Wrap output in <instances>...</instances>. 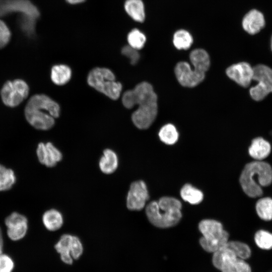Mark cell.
Returning a JSON list of instances; mask_svg holds the SVG:
<instances>
[{
    "label": "cell",
    "mask_w": 272,
    "mask_h": 272,
    "mask_svg": "<svg viewBox=\"0 0 272 272\" xmlns=\"http://www.w3.org/2000/svg\"><path fill=\"white\" fill-rule=\"evenodd\" d=\"M226 72L229 78L243 87L249 86L253 80V69L246 62L232 64L227 69Z\"/></svg>",
    "instance_id": "14"
},
{
    "label": "cell",
    "mask_w": 272,
    "mask_h": 272,
    "mask_svg": "<svg viewBox=\"0 0 272 272\" xmlns=\"http://www.w3.org/2000/svg\"><path fill=\"white\" fill-rule=\"evenodd\" d=\"M180 201L172 197L164 196L158 201H152L146 208L149 221L155 226L166 228L176 225L180 220Z\"/></svg>",
    "instance_id": "4"
},
{
    "label": "cell",
    "mask_w": 272,
    "mask_h": 272,
    "mask_svg": "<svg viewBox=\"0 0 272 272\" xmlns=\"http://www.w3.org/2000/svg\"><path fill=\"white\" fill-rule=\"evenodd\" d=\"M270 47H271V51H272V35H271V39H270Z\"/></svg>",
    "instance_id": "36"
},
{
    "label": "cell",
    "mask_w": 272,
    "mask_h": 272,
    "mask_svg": "<svg viewBox=\"0 0 272 272\" xmlns=\"http://www.w3.org/2000/svg\"><path fill=\"white\" fill-rule=\"evenodd\" d=\"M39 162L47 167H53L60 161L62 155L60 151L51 143H40L36 149Z\"/></svg>",
    "instance_id": "15"
},
{
    "label": "cell",
    "mask_w": 272,
    "mask_h": 272,
    "mask_svg": "<svg viewBox=\"0 0 272 272\" xmlns=\"http://www.w3.org/2000/svg\"><path fill=\"white\" fill-rule=\"evenodd\" d=\"M160 140L167 145H173L178 140V132L176 127L172 124L164 125L159 132Z\"/></svg>",
    "instance_id": "27"
},
{
    "label": "cell",
    "mask_w": 272,
    "mask_h": 272,
    "mask_svg": "<svg viewBox=\"0 0 272 272\" xmlns=\"http://www.w3.org/2000/svg\"><path fill=\"white\" fill-rule=\"evenodd\" d=\"M8 237L13 241H18L23 238L28 229V221L26 216L14 212L5 220Z\"/></svg>",
    "instance_id": "12"
},
{
    "label": "cell",
    "mask_w": 272,
    "mask_h": 272,
    "mask_svg": "<svg viewBox=\"0 0 272 272\" xmlns=\"http://www.w3.org/2000/svg\"><path fill=\"white\" fill-rule=\"evenodd\" d=\"M124 9L128 15L136 22L142 23L145 20V6L142 0H126Z\"/></svg>",
    "instance_id": "19"
},
{
    "label": "cell",
    "mask_w": 272,
    "mask_h": 272,
    "mask_svg": "<svg viewBox=\"0 0 272 272\" xmlns=\"http://www.w3.org/2000/svg\"><path fill=\"white\" fill-rule=\"evenodd\" d=\"M14 262L12 258L7 254H0V272H12Z\"/></svg>",
    "instance_id": "32"
},
{
    "label": "cell",
    "mask_w": 272,
    "mask_h": 272,
    "mask_svg": "<svg viewBox=\"0 0 272 272\" xmlns=\"http://www.w3.org/2000/svg\"><path fill=\"white\" fill-rule=\"evenodd\" d=\"M12 33L5 22L0 19V49L5 47L10 41Z\"/></svg>",
    "instance_id": "31"
},
{
    "label": "cell",
    "mask_w": 272,
    "mask_h": 272,
    "mask_svg": "<svg viewBox=\"0 0 272 272\" xmlns=\"http://www.w3.org/2000/svg\"><path fill=\"white\" fill-rule=\"evenodd\" d=\"M127 40L128 45L137 50H139L144 46L146 41V37L145 34L140 30L134 29L129 32Z\"/></svg>",
    "instance_id": "29"
},
{
    "label": "cell",
    "mask_w": 272,
    "mask_h": 272,
    "mask_svg": "<svg viewBox=\"0 0 272 272\" xmlns=\"http://www.w3.org/2000/svg\"><path fill=\"white\" fill-rule=\"evenodd\" d=\"M42 220L45 227L51 231L60 229L63 223L62 214L55 209H50L45 212Z\"/></svg>",
    "instance_id": "21"
},
{
    "label": "cell",
    "mask_w": 272,
    "mask_h": 272,
    "mask_svg": "<svg viewBox=\"0 0 272 272\" xmlns=\"http://www.w3.org/2000/svg\"><path fill=\"white\" fill-rule=\"evenodd\" d=\"M68 3L71 4H78L84 2L85 0H65Z\"/></svg>",
    "instance_id": "35"
},
{
    "label": "cell",
    "mask_w": 272,
    "mask_h": 272,
    "mask_svg": "<svg viewBox=\"0 0 272 272\" xmlns=\"http://www.w3.org/2000/svg\"><path fill=\"white\" fill-rule=\"evenodd\" d=\"M87 82L91 87L113 100L119 97L122 90V85L115 81L113 72L105 67L92 70L88 76Z\"/></svg>",
    "instance_id": "6"
},
{
    "label": "cell",
    "mask_w": 272,
    "mask_h": 272,
    "mask_svg": "<svg viewBox=\"0 0 272 272\" xmlns=\"http://www.w3.org/2000/svg\"><path fill=\"white\" fill-rule=\"evenodd\" d=\"M122 54L126 56L130 60L131 64H136L139 60L140 55L138 50L131 47L129 45L123 47L121 50Z\"/></svg>",
    "instance_id": "33"
},
{
    "label": "cell",
    "mask_w": 272,
    "mask_h": 272,
    "mask_svg": "<svg viewBox=\"0 0 272 272\" xmlns=\"http://www.w3.org/2000/svg\"><path fill=\"white\" fill-rule=\"evenodd\" d=\"M180 195L184 201L191 205L198 204L203 198L202 192L190 184H186L182 187Z\"/></svg>",
    "instance_id": "24"
},
{
    "label": "cell",
    "mask_w": 272,
    "mask_h": 272,
    "mask_svg": "<svg viewBox=\"0 0 272 272\" xmlns=\"http://www.w3.org/2000/svg\"><path fill=\"white\" fill-rule=\"evenodd\" d=\"M253 69V80L258 83L250 88L249 93L253 100L259 101L272 92V69L264 64H258Z\"/></svg>",
    "instance_id": "8"
},
{
    "label": "cell",
    "mask_w": 272,
    "mask_h": 272,
    "mask_svg": "<svg viewBox=\"0 0 272 272\" xmlns=\"http://www.w3.org/2000/svg\"><path fill=\"white\" fill-rule=\"evenodd\" d=\"M241 186L245 193L250 197L262 194L261 186L272 182V167L268 163L255 161L247 164L239 178Z\"/></svg>",
    "instance_id": "3"
},
{
    "label": "cell",
    "mask_w": 272,
    "mask_h": 272,
    "mask_svg": "<svg viewBox=\"0 0 272 272\" xmlns=\"http://www.w3.org/2000/svg\"><path fill=\"white\" fill-rule=\"evenodd\" d=\"M270 135H271V137L272 138V131L270 132Z\"/></svg>",
    "instance_id": "37"
},
{
    "label": "cell",
    "mask_w": 272,
    "mask_h": 272,
    "mask_svg": "<svg viewBox=\"0 0 272 272\" xmlns=\"http://www.w3.org/2000/svg\"><path fill=\"white\" fill-rule=\"evenodd\" d=\"M176 77L182 86L194 87L200 83L205 79V73L192 69L185 61L178 62L175 67Z\"/></svg>",
    "instance_id": "13"
},
{
    "label": "cell",
    "mask_w": 272,
    "mask_h": 272,
    "mask_svg": "<svg viewBox=\"0 0 272 272\" xmlns=\"http://www.w3.org/2000/svg\"><path fill=\"white\" fill-rule=\"evenodd\" d=\"M29 91L27 84L22 80L17 79L7 81L2 88L1 95L4 103L13 107L18 106L27 97Z\"/></svg>",
    "instance_id": "9"
},
{
    "label": "cell",
    "mask_w": 272,
    "mask_h": 272,
    "mask_svg": "<svg viewBox=\"0 0 272 272\" xmlns=\"http://www.w3.org/2000/svg\"><path fill=\"white\" fill-rule=\"evenodd\" d=\"M149 195L145 182L143 180L133 182L130 185L126 197V206L131 211L143 209Z\"/></svg>",
    "instance_id": "11"
},
{
    "label": "cell",
    "mask_w": 272,
    "mask_h": 272,
    "mask_svg": "<svg viewBox=\"0 0 272 272\" xmlns=\"http://www.w3.org/2000/svg\"><path fill=\"white\" fill-rule=\"evenodd\" d=\"M265 25V20L263 14L256 9H252L248 12L243 18L242 21L243 29L251 35L259 32Z\"/></svg>",
    "instance_id": "16"
},
{
    "label": "cell",
    "mask_w": 272,
    "mask_h": 272,
    "mask_svg": "<svg viewBox=\"0 0 272 272\" xmlns=\"http://www.w3.org/2000/svg\"><path fill=\"white\" fill-rule=\"evenodd\" d=\"M16 181L14 171L0 164V191L11 189Z\"/></svg>",
    "instance_id": "25"
},
{
    "label": "cell",
    "mask_w": 272,
    "mask_h": 272,
    "mask_svg": "<svg viewBox=\"0 0 272 272\" xmlns=\"http://www.w3.org/2000/svg\"><path fill=\"white\" fill-rule=\"evenodd\" d=\"M198 229L202 235L199 240L200 244L207 252L214 253L224 247L228 241V233L217 221L203 220L199 223Z\"/></svg>",
    "instance_id": "5"
},
{
    "label": "cell",
    "mask_w": 272,
    "mask_h": 272,
    "mask_svg": "<svg viewBox=\"0 0 272 272\" xmlns=\"http://www.w3.org/2000/svg\"><path fill=\"white\" fill-rule=\"evenodd\" d=\"M54 247L60 254L63 262L71 264L73 258L78 259L83 253V247L80 239L70 234L62 235Z\"/></svg>",
    "instance_id": "10"
},
{
    "label": "cell",
    "mask_w": 272,
    "mask_h": 272,
    "mask_svg": "<svg viewBox=\"0 0 272 272\" xmlns=\"http://www.w3.org/2000/svg\"><path fill=\"white\" fill-rule=\"evenodd\" d=\"M254 240L261 249L268 250L272 248V234L266 231H258L255 234Z\"/></svg>",
    "instance_id": "30"
},
{
    "label": "cell",
    "mask_w": 272,
    "mask_h": 272,
    "mask_svg": "<svg viewBox=\"0 0 272 272\" xmlns=\"http://www.w3.org/2000/svg\"><path fill=\"white\" fill-rule=\"evenodd\" d=\"M256 211L259 217L265 221L272 219V199L264 197L259 199L256 204Z\"/></svg>",
    "instance_id": "26"
},
{
    "label": "cell",
    "mask_w": 272,
    "mask_h": 272,
    "mask_svg": "<svg viewBox=\"0 0 272 272\" xmlns=\"http://www.w3.org/2000/svg\"><path fill=\"white\" fill-rule=\"evenodd\" d=\"M225 246L230 249L239 258L245 260L251 255V250L246 244L235 241H228Z\"/></svg>",
    "instance_id": "28"
},
{
    "label": "cell",
    "mask_w": 272,
    "mask_h": 272,
    "mask_svg": "<svg viewBox=\"0 0 272 272\" xmlns=\"http://www.w3.org/2000/svg\"><path fill=\"white\" fill-rule=\"evenodd\" d=\"M3 246H4V241H3V233H2V229L0 227V254L3 253Z\"/></svg>",
    "instance_id": "34"
},
{
    "label": "cell",
    "mask_w": 272,
    "mask_h": 272,
    "mask_svg": "<svg viewBox=\"0 0 272 272\" xmlns=\"http://www.w3.org/2000/svg\"><path fill=\"white\" fill-rule=\"evenodd\" d=\"M118 165V160L116 154L111 149H105L99 162L101 171L105 174L113 173L117 169Z\"/></svg>",
    "instance_id": "20"
},
{
    "label": "cell",
    "mask_w": 272,
    "mask_h": 272,
    "mask_svg": "<svg viewBox=\"0 0 272 272\" xmlns=\"http://www.w3.org/2000/svg\"><path fill=\"white\" fill-rule=\"evenodd\" d=\"M271 146L268 142L261 137L254 139L248 149L249 155L257 161H261L270 154Z\"/></svg>",
    "instance_id": "17"
},
{
    "label": "cell",
    "mask_w": 272,
    "mask_h": 272,
    "mask_svg": "<svg viewBox=\"0 0 272 272\" xmlns=\"http://www.w3.org/2000/svg\"><path fill=\"white\" fill-rule=\"evenodd\" d=\"M123 106L131 109L138 105L131 119L138 128H149L156 118L158 113L157 96L152 86L148 82L138 84L132 90L125 91L122 97Z\"/></svg>",
    "instance_id": "1"
},
{
    "label": "cell",
    "mask_w": 272,
    "mask_h": 272,
    "mask_svg": "<svg viewBox=\"0 0 272 272\" xmlns=\"http://www.w3.org/2000/svg\"><path fill=\"white\" fill-rule=\"evenodd\" d=\"M60 107L58 103L44 94L32 96L25 108L26 120L34 128L48 130L54 124V118L59 116Z\"/></svg>",
    "instance_id": "2"
},
{
    "label": "cell",
    "mask_w": 272,
    "mask_h": 272,
    "mask_svg": "<svg viewBox=\"0 0 272 272\" xmlns=\"http://www.w3.org/2000/svg\"><path fill=\"white\" fill-rule=\"evenodd\" d=\"M193 42L192 35L185 29L178 30L173 34V43L177 49H188L190 47Z\"/></svg>",
    "instance_id": "23"
},
{
    "label": "cell",
    "mask_w": 272,
    "mask_h": 272,
    "mask_svg": "<svg viewBox=\"0 0 272 272\" xmlns=\"http://www.w3.org/2000/svg\"><path fill=\"white\" fill-rule=\"evenodd\" d=\"M72 76V71L65 64L54 65L51 71V79L56 85H63L67 83Z\"/></svg>",
    "instance_id": "22"
},
{
    "label": "cell",
    "mask_w": 272,
    "mask_h": 272,
    "mask_svg": "<svg viewBox=\"0 0 272 272\" xmlns=\"http://www.w3.org/2000/svg\"><path fill=\"white\" fill-rule=\"evenodd\" d=\"M212 262L222 272H251L249 265L225 245L213 253Z\"/></svg>",
    "instance_id": "7"
},
{
    "label": "cell",
    "mask_w": 272,
    "mask_h": 272,
    "mask_svg": "<svg viewBox=\"0 0 272 272\" xmlns=\"http://www.w3.org/2000/svg\"><path fill=\"white\" fill-rule=\"evenodd\" d=\"M189 58L196 70L205 73L209 69L210 56L205 50L197 48L192 50L190 53Z\"/></svg>",
    "instance_id": "18"
}]
</instances>
